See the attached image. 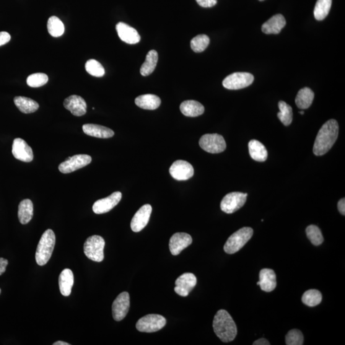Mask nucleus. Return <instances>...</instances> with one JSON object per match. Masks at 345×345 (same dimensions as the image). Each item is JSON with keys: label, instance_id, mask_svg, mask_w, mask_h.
Returning a JSON list of instances; mask_svg holds the SVG:
<instances>
[{"label": "nucleus", "instance_id": "nucleus-12", "mask_svg": "<svg viewBox=\"0 0 345 345\" xmlns=\"http://www.w3.org/2000/svg\"><path fill=\"white\" fill-rule=\"evenodd\" d=\"M123 194L120 192H115L107 198L98 199L93 206V211L96 214L107 213L117 206L120 201Z\"/></svg>", "mask_w": 345, "mask_h": 345}, {"label": "nucleus", "instance_id": "nucleus-20", "mask_svg": "<svg viewBox=\"0 0 345 345\" xmlns=\"http://www.w3.org/2000/svg\"><path fill=\"white\" fill-rule=\"evenodd\" d=\"M259 286L264 292H271L277 286L276 275L273 270L263 269L259 272Z\"/></svg>", "mask_w": 345, "mask_h": 345}, {"label": "nucleus", "instance_id": "nucleus-15", "mask_svg": "<svg viewBox=\"0 0 345 345\" xmlns=\"http://www.w3.org/2000/svg\"><path fill=\"white\" fill-rule=\"evenodd\" d=\"M197 279L192 273H184L176 280L174 290L181 297L188 296L189 293L195 287Z\"/></svg>", "mask_w": 345, "mask_h": 345}, {"label": "nucleus", "instance_id": "nucleus-23", "mask_svg": "<svg viewBox=\"0 0 345 345\" xmlns=\"http://www.w3.org/2000/svg\"><path fill=\"white\" fill-rule=\"evenodd\" d=\"M58 281L62 295L65 297L69 296L74 282L73 272L69 269L63 270L59 275Z\"/></svg>", "mask_w": 345, "mask_h": 345}, {"label": "nucleus", "instance_id": "nucleus-18", "mask_svg": "<svg viewBox=\"0 0 345 345\" xmlns=\"http://www.w3.org/2000/svg\"><path fill=\"white\" fill-rule=\"evenodd\" d=\"M65 108L71 111L72 115L76 116H84L87 113V103L79 95H72L65 99Z\"/></svg>", "mask_w": 345, "mask_h": 345}, {"label": "nucleus", "instance_id": "nucleus-25", "mask_svg": "<svg viewBox=\"0 0 345 345\" xmlns=\"http://www.w3.org/2000/svg\"><path fill=\"white\" fill-rule=\"evenodd\" d=\"M249 152L253 159L258 162H264L268 157L266 147L257 140L253 139L249 142Z\"/></svg>", "mask_w": 345, "mask_h": 345}, {"label": "nucleus", "instance_id": "nucleus-44", "mask_svg": "<svg viewBox=\"0 0 345 345\" xmlns=\"http://www.w3.org/2000/svg\"><path fill=\"white\" fill-rule=\"evenodd\" d=\"M271 343L267 339L265 338H261L255 341L253 343V345H270Z\"/></svg>", "mask_w": 345, "mask_h": 345}, {"label": "nucleus", "instance_id": "nucleus-37", "mask_svg": "<svg viewBox=\"0 0 345 345\" xmlns=\"http://www.w3.org/2000/svg\"><path fill=\"white\" fill-rule=\"evenodd\" d=\"M85 69L88 74L93 76L103 77L105 74V70L102 65L95 59H91L85 64Z\"/></svg>", "mask_w": 345, "mask_h": 345}, {"label": "nucleus", "instance_id": "nucleus-41", "mask_svg": "<svg viewBox=\"0 0 345 345\" xmlns=\"http://www.w3.org/2000/svg\"><path fill=\"white\" fill-rule=\"evenodd\" d=\"M10 35L6 32H0V46H4L10 40Z\"/></svg>", "mask_w": 345, "mask_h": 345}, {"label": "nucleus", "instance_id": "nucleus-28", "mask_svg": "<svg viewBox=\"0 0 345 345\" xmlns=\"http://www.w3.org/2000/svg\"><path fill=\"white\" fill-rule=\"evenodd\" d=\"M15 105L21 112L30 114L35 112L39 108V105L34 100L30 98L18 96L14 99Z\"/></svg>", "mask_w": 345, "mask_h": 345}, {"label": "nucleus", "instance_id": "nucleus-4", "mask_svg": "<svg viewBox=\"0 0 345 345\" xmlns=\"http://www.w3.org/2000/svg\"><path fill=\"white\" fill-rule=\"evenodd\" d=\"M253 230L250 227H243L233 233L225 243L224 250L232 255L240 251L252 237Z\"/></svg>", "mask_w": 345, "mask_h": 345}, {"label": "nucleus", "instance_id": "nucleus-19", "mask_svg": "<svg viewBox=\"0 0 345 345\" xmlns=\"http://www.w3.org/2000/svg\"><path fill=\"white\" fill-rule=\"evenodd\" d=\"M118 37L123 42L129 44H136L141 40L138 32L134 28L126 23L120 22L116 26Z\"/></svg>", "mask_w": 345, "mask_h": 345}, {"label": "nucleus", "instance_id": "nucleus-29", "mask_svg": "<svg viewBox=\"0 0 345 345\" xmlns=\"http://www.w3.org/2000/svg\"><path fill=\"white\" fill-rule=\"evenodd\" d=\"M314 97H315V94L312 90L308 87L303 88L298 92L297 97L295 98V103L298 108L301 110H305V109L310 108L312 105Z\"/></svg>", "mask_w": 345, "mask_h": 345}, {"label": "nucleus", "instance_id": "nucleus-48", "mask_svg": "<svg viewBox=\"0 0 345 345\" xmlns=\"http://www.w3.org/2000/svg\"><path fill=\"white\" fill-rule=\"evenodd\" d=\"M1 292H2L1 289H0V294H1Z\"/></svg>", "mask_w": 345, "mask_h": 345}, {"label": "nucleus", "instance_id": "nucleus-47", "mask_svg": "<svg viewBox=\"0 0 345 345\" xmlns=\"http://www.w3.org/2000/svg\"><path fill=\"white\" fill-rule=\"evenodd\" d=\"M259 1L262 2V1H264V0H259Z\"/></svg>", "mask_w": 345, "mask_h": 345}, {"label": "nucleus", "instance_id": "nucleus-36", "mask_svg": "<svg viewBox=\"0 0 345 345\" xmlns=\"http://www.w3.org/2000/svg\"><path fill=\"white\" fill-rule=\"evenodd\" d=\"M210 38L208 36L204 34L197 35L191 41V47L195 53H201L206 50L209 45Z\"/></svg>", "mask_w": 345, "mask_h": 345}, {"label": "nucleus", "instance_id": "nucleus-6", "mask_svg": "<svg viewBox=\"0 0 345 345\" xmlns=\"http://www.w3.org/2000/svg\"><path fill=\"white\" fill-rule=\"evenodd\" d=\"M167 324V320L163 316L150 314L140 318L136 323L137 331L141 333H151L159 331Z\"/></svg>", "mask_w": 345, "mask_h": 345}, {"label": "nucleus", "instance_id": "nucleus-45", "mask_svg": "<svg viewBox=\"0 0 345 345\" xmlns=\"http://www.w3.org/2000/svg\"><path fill=\"white\" fill-rule=\"evenodd\" d=\"M70 344H71L62 341H56L55 342V343H53V345H70Z\"/></svg>", "mask_w": 345, "mask_h": 345}, {"label": "nucleus", "instance_id": "nucleus-40", "mask_svg": "<svg viewBox=\"0 0 345 345\" xmlns=\"http://www.w3.org/2000/svg\"><path fill=\"white\" fill-rule=\"evenodd\" d=\"M199 6L204 8H211L217 4V0H196Z\"/></svg>", "mask_w": 345, "mask_h": 345}, {"label": "nucleus", "instance_id": "nucleus-5", "mask_svg": "<svg viewBox=\"0 0 345 345\" xmlns=\"http://www.w3.org/2000/svg\"><path fill=\"white\" fill-rule=\"evenodd\" d=\"M105 240L99 235L88 237L84 243V253L88 258L96 262H101L105 258L104 249Z\"/></svg>", "mask_w": 345, "mask_h": 345}, {"label": "nucleus", "instance_id": "nucleus-38", "mask_svg": "<svg viewBox=\"0 0 345 345\" xmlns=\"http://www.w3.org/2000/svg\"><path fill=\"white\" fill-rule=\"evenodd\" d=\"M48 82V76L44 73H35L31 74L28 77L27 82L28 86L32 88H38L44 86Z\"/></svg>", "mask_w": 345, "mask_h": 345}, {"label": "nucleus", "instance_id": "nucleus-35", "mask_svg": "<svg viewBox=\"0 0 345 345\" xmlns=\"http://www.w3.org/2000/svg\"><path fill=\"white\" fill-rule=\"evenodd\" d=\"M306 235L314 246H320L323 242L322 233L320 228L315 225H310L306 228Z\"/></svg>", "mask_w": 345, "mask_h": 345}, {"label": "nucleus", "instance_id": "nucleus-8", "mask_svg": "<svg viewBox=\"0 0 345 345\" xmlns=\"http://www.w3.org/2000/svg\"><path fill=\"white\" fill-rule=\"evenodd\" d=\"M248 194L233 192L226 195L220 202V209L227 214H233L245 206Z\"/></svg>", "mask_w": 345, "mask_h": 345}, {"label": "nucleus", "instance_id": "nucleus-3", "mask_svg": "<svg viewBox=\"0 0 345 345\" xmlns=\"http://www.w3.org/2000/svg\"><path fill=\"white\" fill-rule=\"evenodd\" d=\"M56 237L53 230L48 229L44 232L38 243L35 259L38 266H43L48 263L53 254Z\"/></svg>", "mask_w": 345, "mask_h": 345}, {"label": "nucleus", "instance_id": "nucleus-27", "mask_svg": "<svg viewBox=\"0 0 345 345\" xmlns=\"http://www.w3.org/2000/svg\"><path fill=\"white\" fill-rule=\"evenodd\" d=\"M33 216V205L29 199H26L19 205L18 218L22 225H27L32 220Z\"/></svg>", "mask_w": 345, "mask_h": 345}, {"label": "nucleus", "instance_id": "nucleus-32", "mask_svg": "<svg viewBox=\"0 0 345 345\" xmlns=\"http://www.w3.org/2000/svg\"><path fill=\"white\" fill-rule=\"evenodd\" d=\"M48 30L49 34L53 37H61L65 32L64 23L58 17L51 16L48 22Z\"/></svg>", "mask_w": 345, "mask_h": 345}, {"label": "nucleus", "instance_id": "nucleus-31", "mask_svg": "<svg viewBox=\"0 0 345 345\" xmlns=\"http://www.w3.org/2000/svg\"><path fill=\"white\" fill-rule=\"evenodd\" d=\"M332 0H317L314 9V16L316 20L322 21L330 11Z\"/></svg>", "mask_w": 345, "mask_h": 345}, {"label": "nucleus", "instance_id": "nucleus-26", "mask_svg": "<svg viewBox=\"0 0 345 345\" xmlns=\"http://www.w3.org/2000/svg\"><path fill=\"white\" fill-rule=\"evenodd\" d=\"M135 103L138 107L144 110H154L159 107L161 100L157 95L145 94L137 97L135 99Z\"/></svg>", "mask_w": 345, "mask_h": 345}, {"label": "nucleus", "instance_id": "nucleus-16", "mask_svg": "<svg viewBox=\"0 0 345 345\" xmlns=\"http://www.w3.org/2000/svg\"><path fill=\"white\" fill-rule=\"evenodd\" d=\"M152 211V206L146 204L142 206L135 214L131 222V228L134 232H139L146 227L149 221Z\"/></svg>", "mask_w": 345, "mask_h": 345}, {"label": "nucleus", "instance_id": "nucleus-33", "mask_svg": "<svg viewBox=\"0 0 345 345\" xmlns=\"http://www.w3.org/2000/svg\"><path fill=\"white\" fill-rule=\"evenodd\" d=\"M279 112L277 113V117L285 126L291 124L293 119L292 108L284 101H279L278 103Z\"/></svg>", "mask_w": 345, "mask_h": 345}, {"label": "nucleus", "instance_id": "nucleus-10", "mask_svg": "<svg viewBox=\"0 0 345 345\" xmlns=\"http://www.w3.org/2000/svg\"><path fill=\"white\" fill-rule=\"evenodd\" d=\"M92 162V157L86 154H79L69 157L59 165L58 169L62 173L67 174L75 172L86 167Z\"/></svg>", "mask_w": 345, "mask_h": 345}, {"label": "nucleus", "instance_id": "nucleus-43", "mask_svg": "<svg viewBox=\"0 0 345 345\" xmlns=\"http://www.w3.org/2000/svg\"><path fill=\"white\" fill-rule=\"evenodd\" d=\"M338 208L339 212L344 216L345 215V199L342 198L339 201L338 204Z\"/></svg>", "mask_w": 345, "mask_h": 345}, {"label": "nucleus", "instance_id": "nucleus-22", "mask_svg": "<svg viewBox=\"0 0 345 345\" xmlns=\"http://www.w3.org/2000/svg\"><path fill=\"white\" fill-rule=\"evenodd\" d=\"M83 130L88 136L98 138H110L115 134L113 130L97 124H85L83 126Z\"/></svg>", "mask_w": 345, "mask_h": 345}, {"label": "nucleus", "instance_id": "nucleus-1", "mask_svg": "<svg viewBox=\"0 0 345 345\" xmlns=\"http://www.w3.org/2000/svg\"><path fill=\"white\" fill-rule=\"evenodd\" d=\"M339 126L333 119L326 121L316 136L313 146V153L317 156L326 154L333 147L338 139Z\"/></svg>", "mask_w": 345, "mask_h": 345}, {"label": "nucleus", "instance_id": "nucleus-11", "mask_svg": "<svg viewBox=\"0 0 345 345\" xmlns=\"http://www.w3.org/2000/svg\"><path fill=\"white\" fill-rule=\"evenodd\" d=\"M171 176L176 180H187L194 175V168L186 160H178L173 163L170 168Z\"/></svg>", "mask_w": 345, "mask_h": 345}, {"label": "nucleus", "instance_id": "nucleus-7", "mask_svg": "<svg viewBox=\"0 0 345 345\" xmlns=\"http://www.w3.org/2000/svg\"><path fill=\"white\" fill-rule=\"evenodd\" d=\"M199 144L202 149L211 154H219L227 148L224 137L218 134L204 135L199 139Z\"/></svg>", "mask_w": 345, "mask_h": 345}, {"label": "nucleus", "instance_id": "nucleus-34", "mask_svg": "<svg viewBox=\"0 0 345 345\" xmlns=\"http://www.w3.org/2000/svg\"><path fill=\"white\" fill-rule=\"evenodd\" d=\"M322 300V295L317 290H309L305 292L302 297V301L309 307H315L320 305Z\"/></svg>", "mask_w": 345, "mask_h": 345}, {"label": "nucleus", "instance_id": "nucleus-2", "mask_svg": "<svg viewBox=\"0 0 345 345\" xmlns=\"http://www.w3.org/2000/svg\"><path fill=\"white\" fill-rule=\"evenodd\" d=\"M214 333L220 340L228 343L234 340L237 334V328L234 320L227 311H217L213 321Z\"/></svg>", "mask_w": 345, "mask_h": 345}, {"label": "nucleus", "instance_id": "nucleus-42", "mask_svg": "<svg viewBox=\"0 0 345 345\" xmlns=\"http://www.w3.org/2000/svg\"><path fill=\"white\" fill-rule=\"evenodd\" d=\"M8 263H9V262H8L7 259L4 258H0V276H2L5 271H6Z\"/></svg>", "mask_w": 345, "mask_h": 345}, {"label": "nucleus", "instance_id": "nucleus-14", "mask_svg": "<svg viewBox=\"0 0 345 345\" xmlns=\"http://www.w3.org/2000/svg\"><path fill=\"white\" fill-rule=\"evenodd\" d=\"M12 152L13 155L21 161L29 163L33 159V152L27 143L21 138H15L13 141Z\"/></svg>", "mask_w": 345, "mask_h": 345}, {"label": "nucleus", "instance_id": "nucleus-21", "mask_svg": "<svg viewBox=\"0 0 345 345\" xmlns=\"http://www.w3.org/2000/svg\"><path fill=\"white\" fill-rule=\"evenodd\" d=\"M286 23L283 15H275L262 25V32L266 34H278L285 27Z\"/></svg>", "mask_w": 345, "mask_h": 345}, {"label": "nucleus", "instance_id": "nucleus-13", "mask_svg": "<svg viewBox=\"0 0 345 345\" xmlns=\"http://www.w3.org/2000/svg\"><path fill=\"white\" fill-rule=\"evenodd\" d=\"M130 308V297L129 293H121L114 300L112 305V312L114 320L120 321L128 315Z\"/></svg>", "mask_w": 345, "mask_h": 345}, {"label": "nucleus", "instance_id": "nucleus-24", "mask_svg": "<svg viewBox=\"0 0 345 345\" xmlns=\"http://www.w3.org/2000/svg\"><path fill=\"white\" fill-rule=\"evenodd\" d=\"M180 110L184 115L188 117H196L204 114L205 108L198 101L189 100L181 104Z\"/></svg>", "mask_w": 345, "mask_h": 345}, {"label": "nucleus", "instance_id": "nucleus-39", "mask_svg": "<svg viewBox=\"0 0 345 345\" xmlns=\"http://www.w3.org/2000/svg\"><path fill=\"white\" fill-rule=\"evenodd\" d=\"M285 342L287 345H302L303 336L302 332L298 329L290 331L285 337Z\"/></svg>", "mask_w": 345, "mask_h": 345}, {"label": "nucleus", "instance_id": "nucleus-30", "mask_svg": "<svg viewBox=\"0 0 345 345\" xmlns=\"http://www.w3.org/2000/svg\"><path fill=\"white\" fill-rule=\"evenodd\" d=\"M158 62V53L155 50H151L147 53L146 59L141 67L140 72L144 76H149L154 71Z\"/></svg>", "mask_w": 345, "mask_h": 345}, {"label": "nucleus", "instance_id": "nucleus-46", "mask_svg": "<svg viewBox=\"0 0 345 345\" xmlns=\"http://www.w3.org/2000/svg\"><path fill=\"white\" fill-rule=\"evenodd\" d=\"M299 113L300 114V115H303V114H305V112H303V111H300Z\"/></svg>", "mask_w": 345, "mask_h": 345}, {"label": "nucleus", "instance_id": "nucleus-17", "mask_svg": "<svg viewBox=\"0 0 345 345\" xmlns=\"http://www.w3.org/2000/svg\"><path fill=\"white\" fill-rule=\"evenodd\" d=\"M193 242L191 235L186 233H176L171 237L169 248L173 256L178 255L184 249L188 248Z\"/></svg>", "mask_w": 345, "mask_h": 345}, {"label": "nucleus", "instance_id": "nucleus-9", "mask_svg": "<svg viewBox=\"0 0 345 345\" xmlns=\"http://www.w3.org/2000/svg\"><path fill=\"white\" fill-rule=\"evenodd\" d=\"M254 79L253 75L248 72H235L226 77L222 85L228 90H240L250 86Z\"/></svg>", "mask_w": 345, "mask_h": 345}]
</instances>
